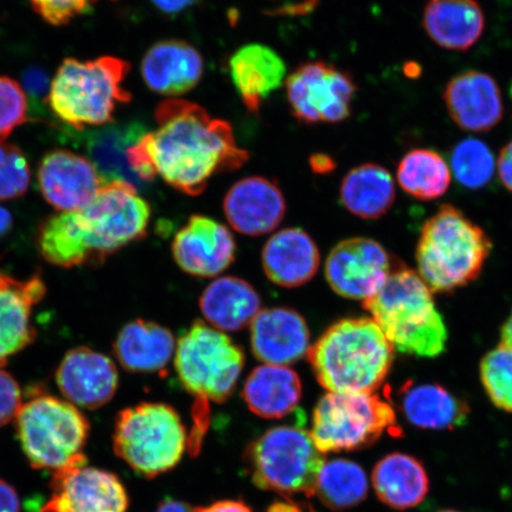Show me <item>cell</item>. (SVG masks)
I'll return each mask as SVG.
<instances>
[{
	"label": "cell",
	"instance_id": "1",
	"mask_svg": "<svg viewBox=\"0 0 512 512\" xmlns=\"http://www.w3.org/2000/svg\"><path fill=\"white\" fill-rule=\"evenodd\" d=\"M156 120V130L146 132L127 152L142 184L159 176L170 187L197 196L213 176L238 170L248 160L232 126L194 102L165 100L157 107Z\"/></svg>",
	"mask_w": 512,
	"mask_h": 512
},
{
	"label": "cell",
	"instance_id": "2",
	"mask_svg": "<svg viewBox=\"0 0 512 512\" xmlns=\"http://www.w3.org/2000/svg\"><path fill=\"white\" fill-rule=\"evenodd\" d=\"M394 351L373 319L347 318L331 325L307 358L329 393H375L392 369Z\"/></svg>",
	"mask_w": 512,
	"mask_h": 512
},
{
	"label": "cell",
	"instance_id": "3",
	"mask_svg": "<svg viewBox=\"0 0 512 512\" xmlns=\"http://www.w3.org/2000/svg\"><path fill=\"white\" fill-rule=\"evenodd\" d=\"M432 293L418 272L398 267L363 304L394 350L433 358L445 351L448 331Z\"/></svg>",
	"mask_w": 512,
	"mask_h": 512
},
{
	"label": "cell",
	"instance_id": "4",
	"mask_svg": "<svg viewBox=\"0 0 512 512\" xmlns=\"http://www.w3.org/2000/svg\"><path fill=\"white\" fill-rule=\"evenodd\" d=\"M484 230L451 204H443L422 226L416 264L433 293H450L475 281L491 253Z\"/></svg>",
	"mask_w": 512,
	"mask_h": 512
},
{
	"label": "cell",
	"instance_id": "5",
	"mask_svg": "<svg viewBox=\"0 0 512 512\" xmlns=\"http://www.w3.org/2000/svg\"><path fill=\"white\" fill-rule=\"evenodd\" d=\"M130 69V63L115 56L91 61L69 57L51 80L50 111L76 131L112 124L118 108L132 100L131 93L124 88Z\"/></svg>",
	"mask_w": 512,
	"mask_h": 512
},
{
	"label": "cell",
	"instance_id": "6",
	"mask_svg": "<svg viewBox=\"0 0 512 512\" xmlns=\"http://www.w3.org/2000/svg\"><path fill=\"white\" fill-rule=\"evenodd\" d=\"M15 422L19 443L34 469L54 473L87 463L83 448L91 424L73 403L35 388L19 408Z\"/></svg>",
	"mask_w": 512,
	"mask_h": 512
},
{
	"label": "cell",
	"instance_id": "7",
	"mask_svg": "<svg viewBox=\"0 0 512 512\" xmlns=\"http://www.w3.org/2000/svg\"><path fill=\"white\" fill-rule=\"evenodd\" d=\"M185 447L181 416L165 403H139L115 416L114 452L140 476L155 478L174 469Z\"/></svg>",
	"mask_w": 512,
	"mask_h": 512
},
{
	"label": "cell",
	"instance_id": "8",
	"mask_svg": "<svg viewBox=\"0 0 512 512\" xmlns=\"http://www.w3.org/2000/svg\"><path fill=\"white\" fill-rule=\"evenodd\" d=\"M246 460L255 485L284 496L315 495L325 463L303 426L271 428L248 446Z\"/></svg>",
	"mask_w": 512,
	"mask_h": 512
},
{
	"label": "cell",
	"instance_id": "9",
	"mask_svg": "<svg viewBox=\"0 0 512 512\" xmlns=\"http://www.w3.org/2000/svg\"><path fill=\"white\" fill-rule=\"evenodd\" d=\"M74 214L95 267L104 265L120 249L145 238L151 207L138 194L136 185L108 181L87 207Z\"/></svg>",
	"mask_w": 512,
	"mask_h": 512
},
{
	"label": "cell",
	"instance_id": "10",
	"mask_svg": "<svg viewBox=\"0 0 512 512\" xmlns=\"http://www.w3.org/2000/svg\"><path fill=\"white\" fill-rule=\"evenodd\" d=\"M245 366V355L222 331L196 322L178 339L175 368L179 381L197 399L221 403L230 398Z\"/></svg>",
	"mask_w": 512,
	"mask_h": 512
},
{
	"label": "cell",
	"instance_id": "11",
	"mask_svg": "<svg viewBox=\"0 0 512 512\" xmlns=\"http://www.w3.org/2000/svg\"><path fill=\"white\" fill-rule=\"evenodd\" d=\"M395 426L394 408L375 393H328L313 411L310 434L325 454L361 450Z\"/></svg>",
	"mask_w": 512,
	"mask_h": 512
},
{
	"label": "cell",
	"instance_id": "12",
	"mask_svg": "<svg viewBox=\"0 0 512 512\" xmlns=\"http://www.w3.org/2000/svg\"><path fill=\"white\" fill-rule=\"evenodd\" d=\"M285 86L294 118L307 125L347 120L357 93L348 72L323 61L302 64L288 76Z\"/></svg>",
	"mask_w": 512,
	"mask_h": 512
},
{
	"label": "cell",
	"instance_id": "13",
	"mask_svg": "<svg viewBox=\"0 0 512 512\" xmlns=\"http://www.w3.org/2000/svg\"><path fill=\"white\" fill-rule=\"evenodd\" d=\"M396 268L381 243L352 238L332 249L325 262V275L338 296L364 303L381 290Z\"/></svg>",
	"mask_w": 512,
	"mask_h": 512
},
{
	"label": "cell",
	"instance_id": "14",
	"mask_svg": "<svg viewBox=\"0 0 512 512\" xmlns=\"http://www.w3.org/2000/svg\"><path fill=\"white\" fill-rule=\"evenodd\" d=\"M51 494L40 512H127L125 485L114 473L87 463L70 465L53 473Z\"/></svg>",
	"mask_w": 512,
	"mask_h": 512
},
{
	"label": "cell",
	"instance_id": "15",
	"mask_svg": "<svg viewBox=\"0 0 512 512\" xmlns=\"http://www.w3.org/2000/svg\"><path fill=\"white\" fill-rule=\"evenodd\" d=\"M37 182L44 200L59 213L87 207L105 184L91 160L62 149L42 158Z\"/></svg>",
	"mask_w": 512,
	"mask_h": 512
},
{
	"label": "cell",
	"instance_id": "16",
	"mask_svg": "<svg viewBox=\"0 0 512 512\" xmlns=\"http://www.w3.org/2000/svg\"><path fill=\"white\" fill-rule=\"evenodd\" d=\"M55 380L64 399L88 411L106 406L119 387L115 363L88 347L69 350L57 367Z\"/></svg>",
	"mask_w": 512,
	"mask_h": 512
},
{
	"label": "cell",
	"instance_id": "17",
	"mask_svg": "<svg viewBox=\"0 0 512 512\" xmlns=\"http://www.w3.org/2000/svg\"><path fill=\"white\" fill-rule=\"evenodd\" d=\"M46 294L41 274L21 279L0 268V368L35 342L32 315Z\"/></svg>",
	"mask_w": 512,
	"mask_h": 512
},
{
	"label": "cell",
	"instance_id": "18",
	"mask_svg": "<svg viewBox=\"0 0 512 512\" xmlns=\"http://www.w3.org/2000/svg\"><path fill=\"white\" fill-rule=\"evenodd\" d=\"M234 236L210 217L191 216L172 242V255L182 271L194 277L213 278L233 264Z\"/></svg>",
	"mask_w": 512,
	"mask_h": 512
},
{
	"label": "cell",
	"instance_id": "19",
	"mask_svg": "<svg viewBox=\"0 0 512 512\" xmlns=\"http://www.w3.org/2000/svg\"><path fill=\"white\" fill-rule=\"evenodd\" d=\"M453 123L469 132L494 130L504 117L501 88L488 73L465 70L447 82L443 94Z\"/></svg>",
	"mask_w": 512,
	"mask_h": 512
},
{
	"label": "cell",
	"instance_id": "20",
	"mask_svg": "<svg viewBox=\"0 0 512 512\" xmlns=\"http://www.w3.org/2000/svg\"><path fill=\"white\" fill-rule=\"evenodd\" d=\"M223 210L236 232L261 236L273 232L283 222L286 201L277 183L253 176L241 179L228 190Z\"/></svg>",
	"mask_w": 512,
	"mask_h": 512
},
{
	"label": "cell",
	"instance_id": "21",
	"mask_svg": "<svg viewBox=\"0 0 512 512\" xmlns=\"http://www.w3.org/2000/svg\"><path fill=\"white\" fill-rule=\"evenodd\" d=\"M251 345L259 361L287 367L309 352V326L288 307L261 310L251 324Z\"/></svg>",
	"mask_w": 512,
	"mask_h": 512
},
{
	"label": "cell",
	"instance_id": "22",
	"mask_svg": "<svg viewBox=\"0 0 512 512\" xmlns=\"http://www.w3.org/2000/svg\"><path fill=\"white\" fill-rule=\"evenodd\" d=\"M203 74L204 61L200 51L184 41H159L146 51L142 61V76L147 88L171 99L192 91Z\"/></svg>",
	"mask_w": 512,
	"mask_h": 512
},
{
	"label": "cell",
	"instance_id": "23",
	"mask_svg": "<svg viewBox=\"0 0 512 512\" xmlns=\"http://www.w3.org/2000/svg\"><path fill=\"white\" fill-rule=\"evenodd\" d=\"M286 63L277 51L261 43H249L229 60V75L247 111L256 114L264 102L283 86Z\"/></svg>",
	"mask_w": 512,
	"mask_h": 512
},
{
	"label": "cell",
	"instance_id": "24",
	"mask_svg": "<svg viewBox=\"0 0 512 512\" xmlns=\"http://www.w3.org/2000/svg\"><path fill=\"white\" fill-rule=\"evenodd\" d=\"M261 260L267 278L286 288L309 283L320 266L316 242L300 228L275 233L262 249Z\"/></svg>",
	"mask_w": 512,
	"mask_h": 512
},
{
	"label": "cell",
	"instance_id": "25",
	"mask_svg": "<svg viewBox=\"0 0 512 512\" xmlns=\"http://www.w3.org/2000/svg\"><path fill=\"white\" fill-rule=\"evenodd\" d=\"M485 14L478 0H428L422 27L440 48L470 50L485 31Z\"/></svg>",
	"mask_w": 512,
	"mask_h": 512
},
{
	"label": "cell",
	"instance_id": "26",
	"mask_svg": "<svg viewBox=\"0 0 512 512\" xmlns=\"http://www.w3.org/2000/svg\"><path fill=\"white\" fill-rule=\"evenodd\" d=\"M176 339L169 329L145 319H134L120 329L113 354L128 373H160L176 352Z\"/></svg>",
	"mask_w": 512,
	"mask_h": 512
},
{
	"label": "cell",
	"instance_id": "27",
	"mask_svg": "<svg viewBox=\"0 0 512 512\" xmlns=\"http://www.w3.org/2000/svg\"><path fill=\"white\" fill-rule=\"evenodd\" d=\"M401 411L415 427L445 431L463 427L470 408L440 384L407 382L400 392Z\"/></svg>",
	"mask_w": 512,
	"mask_h": 512
},
{
	"label": "cell",
	"instance_id": "28",
	"mask_svg": "<svg viewBox=\"0 0 512 512\" xmlns=\"http://www.w3.org/2000/svg\"><path fill=\"white\" fill-rule=\"evenodd\" d=\"M242 396L248 408L260 418L281 419L291 414L302 400V381L288 367L264 364L249 374Z\"/></svg>",
	"mask_w": 512,
	"mask_h": 512
},
{
	"label": "cell",
	"instance_id": "29",
	"mask_svg": "<svg viewBox=\"0 0 512 512\" xmlns=\"http://www.w3.org/2000/svg\"><path fill=\"white\" fill-rule=\"evenodd\" d=\"M200 307L204 318L213 328L236 332L252 324L261 311V299L246 280L222 277L204 290Z\"/></svg>",
	"mask_w": 512,
	"mask_h": 512
},
{
	"label": "cell",
	"instance_id": "30",
	"mask_svg": "<svg viewBox=\"0 0 512 512\" xmlns=\"http://www.w3.org/2000/svg\"><path fill=\"white\" fill-rule=\"evenodd\" d=\"M371 480L380 501L395 510L416 507L430 490L425 466L405 453H390L382 458L376 464Z\"/></svg>",
	"mask_w": 512,
	"mask_h": 512
},
{
	"label": "cell",
	"instance_id": "31",
	"mask_svg": "<svg viewBox=\"0 0 512 512\" xmlns=\"http://www.w3.org/2000/svg\"><path fill=\"white\" fill-rule=\"evenodd\" d=\"M83 143L88 159L108 181H124L142 184L128 164L127 152L146 133L139 124H110L86 130Z\"/></svg>",
	"mask_w": 512,
	"mask_h": 512
},
{
	"label": "cell",
	"instance_id": "32",
	"mask_svg": "<svg viewBox=\"0 0 512 512\" xmlns=\"http://www.w3.org/2000/svg\"><path fill=\"white\" fill-rule=\"evenodd\" d=\"M395 196L393 176L375 163L351 169L341 185L344 208L364 220H377L386 215L393 207Z\"/></svg>",
	"mask_w": 512,
	"mask_h": 512
},
{
	"label": "cell",
	"instance_id": "33",
	"mask_svg": "<svg viewBox=\"0 0 512 512\" xmlns=\"http://www.w3.org/2000/svg\"><path fill=\"white\" fill-rule=\"evenodd\" d=\"M38 252L48 264L61 268L92 266L91 254L83 242L74 211L57 213L37 228Z\"/></svg>",
	"mask_w": 512,
	"mask_h": 512
},
{
	"label": "cell",
	"instance_id": "34",
	"mask_svg": "<svg viewBox=\"0 0 512 512\" xmlns=\"http://www.w3.org/2000/svg\"><path fill=\"white\" fill-rule=\"evenodd\" d=\"M451 170L440 153L414 149L398 165V182L409 196L421 201L443 197L451 185Z\"/></svg>",
	"mask_w": 512,
	"mask_h": 512
},
{
	"label": "cell",
	"instance_id": "35",
	"mask_svg": "<svg viewBox=\"0 0 512 512\" xmlns=\"http://www.w3.org/2000/svg\"><path fill=\"white\" fill-rule=\"evenodd\" d=\"M368 478L362 467L347 459L324 463L316 480L315 495L332 510L355 507L368 495Z\"/></svg>",
	"mask_w": 512,
	"mask_h": 512
},
{
	"label": "cell",
	"instance_id": "36",
	"mask_svg": "<svg viewBox=\"0 0 512 512\" xmlns=\"http://www.w3.org/2000/svg\"><path fill=\"white\" fill-rule=\"evenodd\" d=\"M451 168L454 177L464 188L480 190L494 177L496 162L488 145L482 140L469 138L454 146Z\"/></svg>",
	"mask_w": 512,
	"mask_h": 512
},
{
	"label": "cell",
	"instance_id": "37",
	"mask_svg": "<svg viewBox=\"0 0 512 512\" xmlns=\"http://www.w3.org/2000/svg\"><path fill=\"white\" fill-rule=\"evenodd\" d=\"M479 373L491 402L512 413V349L499 344L484 356Z\"/></svg>",
	"mask_w": 512,
	"mask_h": 512
},
{
	"label": "cell",
	"instance_id": "38",
	"mask_svg": "<svg viewBox=\"0 0 512 512\" xmlns=\"http://www.w3.org/2000/svg\"><path fill=\"white\" fill-rule=\"evenodd\" d=\"M30 182L27 156L17 145L0 140V202L23 197L29 190Z\"/></svg>",
	"mask_w": 512,
	"mask_h": 512
},
{
	"label": "cell",
	"instance_id": "39",
	"mask_svg": "<svg viewBox=\"0 0 512 512\" xmlns=\"http://www.w3.org/2000/svg\"><path fill=\"white\" fill-rule=\"evenodd\" d=\"M29 100L21 83L0 76V140L30 121Z\"/></svg>",
	"mask_w": 512,
	"mask_h": 512
},
{
	"label": "cell",
	"instance_id": "40",
	"mask_svg": "<svg viewBox=\"0 0 512 512\" xmlns=\"http://www.w3.org/2000/svg\"><path fill=\"white\" fill-rule=\"evenodd\" d=\"M32 9L54 27H63L87 14L99 0H29Z\"/></svg>",
	"mask_w": 512,
	"mask_h": 512
},
{
	"label": "cell",
	"instance_id": "41",
	"mask_svg": "<svg viewBox=\"0 0 512 512\" xmlns=\"http://www.w3.org/2000/svg\"><path fill=\"white\" fill-rule=\"evenodd\" d=\"M22 403V390L17 380L0 368V428L16 419Z\"/></svg>",
	"mask_w": 512,
	"mask_h": 512
},
{
	"label": "cell",
	"instance_id": "42",
	"mask_svg": "<svg viewBox=\"0 0 512 512\" xmlns=\"http://www.w3.org/2000/svg\"><path fill=\"white\" fill-rule=\"evenodd\" d=\"M51 81L46 70L41 67H31L22 76V87L29 98L32 111H38L42 105H48Z\"/></svg>",
	"mask_w": 512,
	"mask_h": 512
},
{
	"label": "cell",
	"instance_id": "43",
	"mask_svg": "<svg viewBox=\"0 0 512 512\" xmlns=\"http://www.w3.org/2000/svg\"><path fill=\"white\" fill-rule=\"evenodd\" d=\"M497 172L505 189L512 192V140L499 153Z\"/></svg>",
	"mask_w": 512,
	"mask_h": 512
},
{
	"label": "cell",
	"instance_id": "44",
	"mask_svg": "<svg viewBox=\"0 0 512 512\" xmlns=\"http://www.w3.org/2000/svg\"><path fill=\"white\" fill-rule=\"evenodd\" d=\"M0 512H21L17 490L3 479H0Z\"/></svg>",
	"mask_w": 512,
	"mask_h": 512
},
{
	"label": "cell",
	"instance_id": "45",
	"mask_svg": "<svg viewBox=\"0 0 512 512\" xmlns=\"http://www.w3.org/2000/svg\"><path fill=\"white\" fill-rule=\"evenodd\" d=\"M150 2L162 14L177 16L191 9L198 0H150Z\"/></svg>",
	"mask_w": 512,
	"mask_h": 512
},
{
	"label": "cell",
	"instance_id": "46",
	"mask_svg": "<svg viewBox=\"0 0 512 512\" xmlns=\"http://www.w3.org/2000/svg\"><path fill=\"white\" fill-rule=\"evenodd\" d=\"M195 512H253L245 503L239 501H221L198 508Z\"/></svg>",
	"mask_w": 512,
	"mask_h": 512
},
{
	"label": "cell",
	"instance_id": "47",
	"mask_svg": "<svg viewBox=\"0 0 512 512\" xmlns=\"http://www.w3.org/2000/svg\"><path fill=\"white\" fill-rule=\"evenodd\" d=\"M156 512H195V510H192L188 504L169 499L160 504Z\"/></svg>",
	"mask_w": 512,
	"mask_h": 512
},
{
	"label": "cell",
	"instance_id": "48",
	"mask_svg": "<svg viewBox=\"0 0 512 512\" xmlns=\"http://www.w3.org/2000/svg\"><path fill=\"white\" fill-rule=\"evenodd\" d=\"M312 169L320 174L334 170V162L329 157L319 155L311 159Z\"/></svg>",
	"mask_w": 512,
	"mask_h": 512
},
{
	"label": "cell",
	"instance_id": "49",
	"mask_svg": "<svg viewBox=\"0 0 512 512\" xmlns=\"http://www.w3.org/2000/svg\"><path fill=\"white\" fill-rule=\"evenodd\" d=\"M502 345L509 349H512V311L511 315L507 319V322L504 323L502 328Z\"/></svg>",
	"mask_w": 512,
	"mask_h": 512
},
{
	"label": "cell",
	"instance_id": "50",
	"mask_svg": "<svg viewBox=\"0 0 512 512\" xmlns=\"http://www.w3.org/2000/svg\"><path fill=\"white\" fill-rule=\"evenodd\" d=\"M421 67L416 63H408L405 67V73L408 78H418L420 75Z\"/></svg>",
	"mask_w": 512,
	"mask_h": 512
},
{
	"label": "cell",
	"instance_id": "51",
	"mask_svg": "<svg viewBox=\"0 0 512 512\" xmlns=\"http://www.w3.org/2000/svg\"><path fill=\"white\" fill-rule=\"evenodd\" d=\"M439 512H459V511H456V510H444V511H439Z\"/></svg>",
	"mask_w": 512,
	"mask_h": 512
},
{
	"label": "cell",
	"instance_id": "52",
	"mask_svg": "<svg viewBox=\"0 0 512 512\" xmlns=\"http://www.w3.org/2000/svg\"><path fill=\"white\" fill-rule=\"evenodd\" d=\"M511 95H512V92H511Z\"/></svg>",
	"mask_w": 512,
	"mask_h": 512
}]
</instances>
